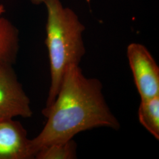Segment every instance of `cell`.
Wrapping results in <instances>:
<instances>
[{
	"instance_id": "6da1fadb",
	"label": "cell",
	"mask_w": 159,
	"mask_h": 159,
	"mask_svg": "<svg viewBox=\"0 0 159 159\" xmlns=\"http://www.w3.org/2000/svg\"><path fill=\"white\" fill-rule=\"evenodd\" d=\"M43 114L47 118L46 125L31 139L34 157L40 149L73 139L80 132L98 127L117 130L120 127L102 94L101 81L86 77L79 65L66 70L54 102L43 109Z\"/></svg>"
},
{
	"instance_id": "7a4b0ae2",
	"label": "cell",
	"mask_w": 159,
	"mask_h": 159,
	"mask_svg": "<svg viewBox=\"0 0 159 159\" xmlns=\"http://www.w3.org/2000/svg\"><path fill=\"white\" fill-rule=\"evenodd\" d=\"M44 3L47 11L46 44L51 74L47 108L57 97L66 70L71 65H79L85 54V27L74 11L64 7L60 0H44Z\"/></svg>"
},
{
	"instance_id": "3957f363",
	"label": "cell",
	"mask_w": 159,
	"mask_h": 159,
	"mask_svg": "<svg viewBox=\"0 0 159 159\" xmlns=\"http://www.w3.org/2000/svg\"><path fill=\"white\" fill-rule=\"evenodd\" d=\"M127 56L141 100L159 96V67L148 48L140 43H131Z\"/></svg>"
},
{
	"instance_id": "277c9868",
	"label": "cell",
	"mask_w": 159,
	"mask_h": 159,
	"mask_svg": "<svg viewBox=\"0 0 159 159\" xmlns=\"http://www.w3.org/2000/svg\"><path fill=\"white\" fill-rule=\"evenodd\" d=\"M32 115L30 100L11 65L0 63V119L29 118Z\"/></svg>"
},
{
	"instance_id": "5b68a950",
	"label": "cell",
	"mask_w": 159,
	"mask_h": 159,
	"mask_svg": "<svg viewBox=\"0 0 159 159\" xmlns=\"http://www.w3.org/2000/svg\"><path fill=\"white\" fill-rule=\"evenodd\" d=\"M31 139L20 122L0 119V159H34Z\"/></svg>"
},
{
	"instance_id": "8992f818",
	"label": "cell",
	"mask_w": 159,
	"mask_h": 159,
	"mask_svg": "<svg viewBox=\"0 0 159 159\" xmlns=\"http://www.w3.org/2000/svg\"><path fill=\"white\" fill-rule=\"evenodd\" d=\"M19 49V34L8 20L0 17V63L12 65Z\"/></svg>"
},
{
	"instance_id": "52a82bcc",
	"label": "cell",
	"mask_w": 159,
	"mask_h": 159,
	"mask_svg": "<svg viewBox=\"0 0 159 159\" xmlns=\"http://www.w3.org/2000/svg\"><path fill=\"white\" fill-rule=\"evenodd\" d=\"M138 117L141 125L159 140V96L141 100Z\"/></svg>"
},
{
	"instance_id": "ba28073f",
	"label": "cell",
	"mask_w": 159,
	"mask_h": 159,
	"mask_svg": "<svg viewBox=\"0 0 159 159\" xmlns=\"http://www.w3.org/2000/svg\"><path fill=\"white\" fill-rule=\"evenodd\" d=\"M77 143L73 139L48 145L39 150L34 158L37 159H77Z\"/></svg>"
},
{
	"instance_id": "9c48e42d",
	"label": "cell",
	"mask_w": 159,
	"mask_h": 159,
	"mask_svg": "<svg viewBox=\"0 0 159 159\" xmlns=\"http://www.w3.org/2000/svg\"><path fill=\"white\" fill-rule=\"evenodd\" d=\"M44 0H30V1L34 5H40L44 2Z\"/></svg>"
},
{
	"instance_id": "30bf717a",
	"label": "cell",
	"mask_w": 159,
	"mask_h": 159,
	"mask_svg": "<svg viewBox=\"0 0 159 159\" xmlns=\"http://www.w3.org/2000/svg\"><path fill=\"white\" fill-rule=\"evenodd\" d=\"M5 11V9H4V7L2 5H0V16Z\"/></svg>"
}]
</instances>
